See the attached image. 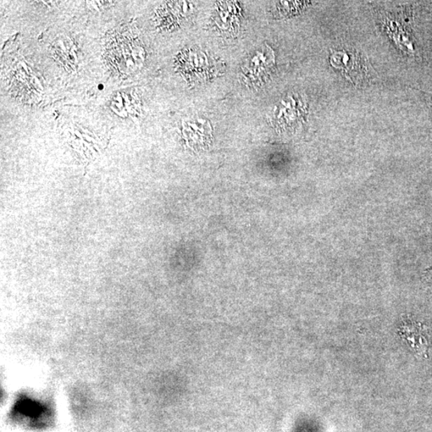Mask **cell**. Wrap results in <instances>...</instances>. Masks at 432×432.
Segmentation results:
<instances>
[{"label":"cell","instance_id":"cell-2","mask_svg":"<svg viewBox=\"0 0 432 432\" xmlns=\"http://www.w3.org/2000/svg\"><path fill=\"white\" fill-rule=\"evenodd\" d=\"M331 64L334 68L340 69L353 84L358 85L367 75L366 63L354 50L334 52L331 55Z\"/></svg>","mask_w":432,"mask_h":432},{"label":"cell","instance_id":"cell-1","mask_svg":"<svg viewBox=\"0 0 432 432\" xmlns=\"http://www.w3.org/2000/svg\"><path fill=\"white\" fill-rule=\"evenodd\" d=\"M136 46L129 36L115 34L110 38L107 47V55L109 64L116 73L126 75L136 70Z\"/></svg>","mask_w":432,"mask_h":432}]
</instances>
